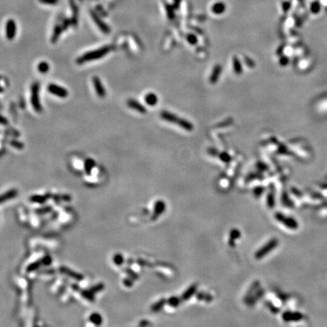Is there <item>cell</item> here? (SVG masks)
<instances>
[{
  "label": "cell",
  "instance_id": "cell-1",
  "mask_svg": "<svg viewBox=\"0 0 327 327\" xmlns=\"http://www.w3.org/2000/svg\"><path fill=\"white\" fill-rule=\"evenodd\" d=\"M112 47L111 45H105L99 49H96V50L89 51V52L84 53L81 55L80 57L77 59L76 62L78 65H82V64L86 63V62H92V61L99 59L103 57L106 56L109 52L111 51Z\"/></svg>",
  "mask_w": 327,
  "mask_h": 327
},
{
  "label": "cell",
  "instance_id": "cell-2",
  "mask_svg": "<svg viewBox=\"0 0 327 327\" xmlns=\"http://www.w3.org/2000/svg\"><path fill=\"white\" fill-rule=\"evenodd\" d=\"M31 105L34 111L36 112H41L42 109L39 101V83H34L31 86Z\"/></svg>",
  "mask_w": 327,
  "mask_h": 327
},
{
  "label": "cell",
  "instance_id": "cell-3",
  "mask_svg": "<svg viewBox=\"0 0 327 327\" xmlns=\"http://www.w3.org/2000/svg\"><path fill=\"white\" fill-rule=\"evenodd\" d=\"M48 92H50L51 94L55 95V96H58L62 99H65L68 96V91L65 89L62 86H58V85L55 84V83H50L47 86Z\"/></svg>",
  "mask_w": 327,
  "mask_h": 327
},
{
  "label": "cell",
  "instance_id": "cell-4",
  "mask_svg": "<svg viewBox=\"0 0 327 327\" xmlns=\"http://www.w3.org/2000/svg\"><path fill=\"white\" fill-rule=\"evenodd\" d=\"M162 117H163L164 119H166V120H170V122H174V120H176L175 123H177L178 124H180V126H183V128L186 129V130H191L192 129L191 123H190L189 122H186V120H180V119H178L177 117L173 116V114H171L164 112V113L162 114Z\"/></svg>",
  "mask_w": 327,
  "mask_h": 327
},
{
  "label": "cell",
  "instance_id": "cell-5",
  "mask_svg": "<svg viewBox=\"0 0 327 327\" xmlns=\"http://www.w3.org/2000/svg\"><path fill=\"white\" fill-rule=\"evenodd\" d=\"M92 83H93V86H94L95 91H96V94L101 99H103V98L106 97V90L104 87L103 84L101 82L100 79H99L98 77H93L92 78Z\"/></svg>",
  "mask_w": 327,
  "mask_h": 327
},
{
  "label": "cell",
  "instance_id": "cell-6",
  "mask_svg": "<svg viewBox=\"0 0 327 327\" xmlns=\"http://www.w3.org/2000/svg\"><path fill=\"white\" fill-rule=\"evenodd\" d=\"M5 34H6L7 39L9 40H12L15 38L16 34V26H15V21L10 20L8 21L5 28Z\"/></svg>",
  "mask_w": 327,
  "mask_h": 327
},
{
  "label": "cell",
  "instance_id": "cell-7",
  "mask_svg": "<svg viewBox=\"0 0 327 327\" xmlns=\"http://www.w3.org/2000/svg\"><path fill=\"white\" fill-rule=\"evenodd\" d=\"M60 271H62V273L65 274V275L68 276L70 277H72V278L75 279L77 280H82L83 279V276L80 275L79 273H77L74 271H72L71 270L68 269L67 267H62L60 268Z\"/></svg>",
  "mask_w": 327,
  "mask_h": 327
},
{
  "label": "cell",
  "instance_id": "cell-8",
  "mask_svg": "<svg viewBox=\"0 0 327 327\" xmlns=\"http://www.w3.org/2000/svg\"><path fill=\"white\" fill-rule=\"evenodd\" d=\"M127 105L130 108L137 111L140 112V113H144V112L146 111L144 107L142 106L141 104H139V102H136V101L134 100V99H130V100L127 102Z\"/></svg>",
  "mask_w": 327,
  "mask_h": 327
},
{
  "label": "cell",
  "instance_id": "cell-9",
  "mask_svg": "<svg viewBox=\"0 0 327 327\" xmlns=\"http://www.w3.org/2000/svg\"><path fill=\"white\" fill-rule=\"evenodd\" d=\"M17 195V191L16 190H11V191L5 193V194L0 195V203H2L4 201H5L6 200L11 198L15 197Z\"/></svg>",
  "mask_w": 327,
  "mask_h": 327
},
{
  "label": "cell",
  "instance_id": "cell-10",
  "mask_svg": "<svg viewBox=\"0 0 327 327\" xmlns=\"http://www.w3.org/2000/svg\"><path fill=\"white\" fill-rule=\"evenodd\" d=\"M145 101L147 102V104L149 106H155L157 103V96L153 93H149L145 97Z\"/></svg>",
  "mask_w": 327,
  "mask_h": 327
},
{
  "label": "cell",
  "instance_id": "cell-11",
  "mask_svg": "<svg viewBox=\"0 0 327 327\" xmlns=\"http://www.w3.org/2000/svg\"><path fill=\"white\" fill-rule=\"evenodd\" d=\"M49 65L45 62H42L38 65V71L41 74H45L49 71Z\"/></svg>",
  "mask_w": 327,
  "mask_h": 327
},
{
  "label": "cell",
  "instance_id": "cell-12",
  "mask_svg": "<svg viewBox=\"0 0 327 327\" xmlns=\"http://www.w3.org/2000/svg\"><path fill=\"white\" fill-rule=\"evenodd\" d=\"M95 165V162L92 159H86L85 162V170L87 173H90L91 170Z\"/></svg>",
  "mask_w": 327,
  "mask_h": 327
},
{
  "label": "cell",
  "instance_id": "cell-13",
  "mask_svg": "<svg viewBox=\"0 0 327 327\" xmlns=\"http://www.w3.org/2000/svg\"><path fill=\"white\" fill-rule=\"evenodd\" d=\"M61 33H62V30H61V28L59 27H56L55 28V31H54L53 34H52V39H51L52 43H56L57 40H58V38H59V36H60Z\"/></svg>",
  "mask_w": 327,
  "mask_h": 327
},
{
  "label": "cell",
  "instance_id": "cell-14",
  "mask_svg": "<svg viewBox=\"0 0 327 327\" xmlns=\"http://www.w3.org/2000/svg\"><path fill=\"white\" fill-rule=\"evenodd\" d=\"M90 320L92 321V323H94L95 324H97V325H99V324L102 323V317H100V315L98 314H93L92 315H91L90 317Z\"/></svg>",
  "mask_w": 327,
  "mask_h": 327
},
{
  "label": "cell",
  "instance_id": "cell-15",
  "mask_svg": "<svg viewBox=\"0 0 327 327\" xmlns=\"http://www.w3.org/2000/svg\"><path fill=\"white\" fill-rule=\"evenodd\" d=\"M30 200L32 201H35V202H44L45 201V198L44 196L35 195L31 197Z\"/></svg>",
  "mask_w": 327,
  "mask_h": 327
},
{
  "label": "cell",
  "instance_id": "cell-16",
  "mask_svg": "<svg viewBox=\"0 0 327 327\" xmlns=\"http://www.w3.org/2000/svg\"><path fill=\"white\" fill-rule=\"evenodd\" d=\"M11 146H13V147H15L17 148V149H22L24 146H23V144L21 143H20V142L18 141H12L11 142Z\"/></svg>",
  "mask_w": 327,
  "mask_h": 327
},
{
  "label": "cell",
  "instance_id": "cell-17",
  "mask_svg": "<svg viewBox=\"0 0 327 327\" xmlns=\"http://www.w3.org/2000/svg\"><path fill=\"white\" fill-rule=\"evenodd\" d=\"M83 295L86 298H87V299L89 300H93V298H92V292L91 291H84L83 293Z\"/></svg>",
  "mask_w": 327,
  "mask_h": 327
},
{
  "label": "cell",
  "instance_id": "cell-18",
  "mask_svg": "<svg viewBox=\"0 0 327 327\" xmlns=\"http://www.w3.org/2000/svg\"><path fill=\"white\" fill-rule=\"evenodd\" d=\"M104 288V285H102V284H99V285H97L96 286H94L93 288H92V289H90V291H92V293L93 292H96V291H99L100 290H102V288Z\"/></svg>",
  "mask_w": 327,
  "mask_h": 327
},
{
  "label": "cell",
  "instance_id": "cell-19",
  "mask_svg": "<svg viewBox=\"0 0 327 327\" xmlns=\"http://www.w3.org/2000/svg\"><path fill=\"white\" fill-rule=\"evenodd\" d=\"M38 267H39V264H38V263H35V264H32V265H30L29 267H28L27 271H33V270H35L36 268H37Z\"/></svg>",
  "mask_w": 327,
  "mask_h": 327
},
{
  "label": "cell",
  "instance_id": "cell-20",
  "mask_svg": "<svg viewBox=\"0 0 327 327\" xmlns=\"http://www.w3.org/2000/svg\"><path fill=\"white\" fill-rule=\"evenodd\" d=\"M0 124H8V120L2 115H0Z\"/></svg>",
  "mask_w": 327,
  "mask_h": 327
}]
</instances>
